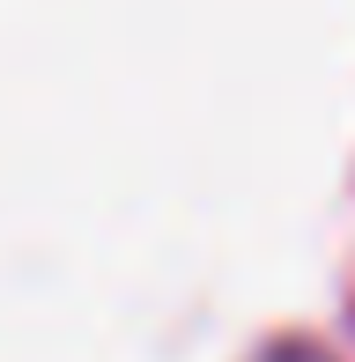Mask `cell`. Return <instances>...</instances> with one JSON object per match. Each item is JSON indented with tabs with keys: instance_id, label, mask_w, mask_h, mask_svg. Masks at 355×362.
Masks as SVG:
<instances>
[{
	"instance_id": "cell-1",
	"label": "cell",
	"mask_w": 355,
	"mask_h": 362,
	"mask_svg": "<svg viewBox=\"0 0 355 362\" xmlns=\"http://www.w3.org/2000/svg\"><path fill=\"white\" fill-rule=\"evenodd\" d=\"M267 362H318V355H303V348H281V355H267Z\"/></svg>"
}]
</instances>
